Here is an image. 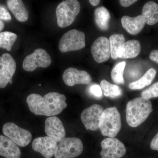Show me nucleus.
<instances>
[{
  "label": "nucleus",
  "mask_w": 158,
  "mask_h": 158,
  "mask_svg": "<svg viewBox=\"0 0 158 158\" xmlns=\"http://www.w3.org/2000/svg\"><path fill=\"white\" fill-rule=\"evenodd\" d=\"M66 97L58 92H50L44 96L32 94L27 97L30 111L35 115L52 117L60 114L67 107Z\"/></svg>",
  "instance_id": "nucleus-1"
},
{
  "label": "nucleus",
  "mask_w": 158,
  "mask_h": 158,
  "mask_svg": "<svg viewBox=\"0 0 158 158\" xmlns=\"http://www.w3.org/2000/svg\"><path fill=\"white\" fill-rule=\"evenodd\" d=\"M152 111L149 99L141 97L130 101L126 107L128 124L132 127H138L147 119Z\"/></svg>",
  "instance_id": "nucleus-2"
},
{
  "label": "nucleus",
  "mask_w": 158,
  "mask_h": 158,
  "mask_svg": "<svg viewBox=\"0 0 158 158\" xmlns=\"http://www.w3.org/2000/svg\"><path fill=\"white\" fill-rule=\"evenodd\" d=\"M99 126L103 136L115 138L122 127L121 117L117 109L110 107L104 110Z\"/></svg>",
  "instance_id": "nucleus-3"
},
{
  "label": "nucleus",
  "mask_w": 158,
  "mask_h": 158,
  "mask_svg": "<svg viewBox=\"0 0 158 158\" xmlns=\"http://www.w3.org/2000/svg\"><path fill=\"white\" fill-rule=\"evenodd\" d=\"M81 11V5L77 0H66L59 3L56 9L57 24L59 27L65 28L74 22Z\"/></svg>",
  "instance_id": "nucleus-4"
},
{
  "label": "nucleus",
  "mask_w": 158,
  "mask_h": 158,
  "mask_svg": "<svg viewBox=\"0 0 158 158\" xmlns=\"http://www.w3.org/2000/svg\"><path fill=\"white\" fill-rule=\"evenodd\" d=\"M84 146L81 139L77 138H64L57 144L55 158H75L83 152Z\"/></svg>",
  "instance_id": "nucleus-5"
},
{
  "label": "nucleus",
  "mask_w": 158,
  "mask_h": 158,
  "mask_svg": "<svg viewBox=\"0 0 158 158\" xmlns=\"http://www.w3.org/2000/svg\"><path fill=\"white\" fill-rule=\"evenodd\" d=\"M85 34L77 30L68 31L59 40V49L62 52L79 50L85 48Z\"/></svg>",
  "instance_id": "nucleus-6"
},
{
  "label": "nucleus",
  "mask_w": 158,
  "mask_h": 158,
  "mask_svg": "<svg viewBox=\"0 0 158 158\" xmlns=\"http://www.w3.org/2000/svg\"><path fill=\"white\" fill-rule=\"evenodd\" d=\"M51 63L52 59L50 55L45 50L39 48L25 58L23 67L26 71L33 72L38 67L47 68Z\"/></svg>",
  "instance_id": "nucleus-7"
},
{
  "label": "nucleus",
  "mask_w": 158,
  "mask_h": 158,
  "mask_svg": "<svg viewBox=\"0 0 158 158\" xmlns=\"http://www.w3.org/2000/svg\"><path fill=\"white\" fill-rule=\"evenodd\" d=\"M3 134L21 147H25L32 140V135L27 130L20 127L13 123H7L3 127Z\"/></svg>",
  "instance_id": "nucleus-8"
},
{
  "label": "nucleus",
  "mask_w": 158,
  "mask_h": 158,
  "mask_svg": "<svg viewBox=\"0 0 158 158\" xmlns=\"http://www.w3.org/2000/svg\"><path fill=\"white\" fill-rule=\"evenodd\" d=\"M16 64L14 58L8 53L0 56V88L12 84V77L15 72Z\"/></svg>",
  "instance_id": "nucleus-9"
},
{
  "label": "nucleus",
  "mask_w": 158,
  "mask_h": 158,
  "mask_svg": "<svg viewBox=\"0 0 158 158\" xmlns=\"http://www.w3.org/2000/svg\"><path fill=\"white\" fill-rule=\"evenodd\" d=\"M101 147L102 158H120L126 152L124 144L115 138L104 139L101 143Z\"/></svg>",
  "instance_id": "nucleus-10"
},
{
  "label": "nucleus",
  "mask_w": 158,
  "mask_h": 158,
  "mask_svg": "<svg viewBox=\"0 0 158 158\" xmlns=\"http://www.w3.org/2000/svg\"><path fill=\"white\" fill-rule=\"evenodd\" d=\"M104 110L100 105L94 104L82 112L81 120L86 129L93 131L99 129L100 119Z\"/></svg>",
  "instance_id": "nucleus-11"
},
{
  "label": "nucleus",
  "mask_w": 158,
  "mask_h": 158,
  "mask_svg": "<svg viewBox=\"0 0 158 158\" xmlns=\"http://www.w3.org/2000/svg\"><path fill=\"white\" fill-rule=\"evenodd\" d=\"M91 53L94 59L98 63L108 61L111 56L109 39L105 37L97 38L91 45Z\"/></svg>",
  "instance_id": "nucleus-12"
},
{
  "label": "nucleus",
  "mask_w": 158,
  "mask_h": 158,
  "mask_svg": "<svg viewBox=\"0 0 158 158\" xmlns=\"http://www.w3.org/2000/svg\"><path fill=\"white\" fill-rule=\"evenodd\" d=\"M62 79L65 85L70 87L76 85H88L92 80L88 72L73 67L67 69L64 71Z\"/></svg>",
  "instance_id": "nucleus-13"
},
{
  "label": "nucleus",
  "mask_w": 158,
  "mask_h": 158,
  "mask_svg": "<svg viewBox=\"0 0 158 158\" xmlns=\"http://www.w3.org/2000/svg\"><path fill=\"white\" fill-rule=\"evenodd\" d=\"M45 132L48 137L56 142L65 138L66 133L62 121L56 116L49 117L46 119Z\"/></svg>",
  "instance_id": "nucleus-14"
},
{
  "label": "nucleus",
  "mask_w": 158,
  "mask_h": 158,
  "mask_svg": "<svg viewBox=\"0 0 158 158\" xmlns=\"http://www.w3.org/2000/svg\"><path fill=\"white\" fill-rule=\"evenodd\" d=\"M57 142L48 136L38 137L32 143V148L44 158H51L54 155Z\"/></svg>",
  "instance_id": "nucleus-15"
},
{
  "label": "nucleus",
  "mask_w": 158,
  "mask_h": 158,
  "mask_svg": "<svg viewBox=\"0 0 158 158\" xmlns=\"http://www.w3.org/2000/svg\"><path fill=\"white\" fill-rule=\"evenodd\" d=\"M0 156L6 158H20V150L8 137L0 135Z\"/></svg>",
  "instance_id": "nucleus-16"
},
{
  "label": "nucleus",
  "mask_w": 158,
  "mask_h": 158,
  "mask_svg": "<svg viewBox=\"0 0 158 158\" xmlns=\"http://www.w3.org/2000/svg\"><path fill=\"white\" fill-rule=\"evenodd\" d=\"M141 51L140 42L136 40H131L125 42L117 52L118 58L130 59L138 56Z\"/></svg>",
  "instance_id": "nucleus-17"
},
{
  "label": "nucleus",
  "mask_w": 158,
  "mask_h": 158,
  "mask_svg": "<svg viewBox=\"0 0 158 158\" xmlns=\"http://www.w3.org/2000/svg\"><path fill=\"white\" fill-rule=\"evenodd\" d=\"M123 27L125 29L128 33L131 35H137L144 28L145 23L142 15H138L135 17H131L125 15L121 19Z\"/></svg>",
  "instance_id": "nucleus-18"
},
{
  "label": "nucleus",
  "mask_w": 158,
  "mask_h": 158,
  "mask_svg": "<svg viewBox=\"0 0 158 158\" xmlns=\"http://www.w3.org/2000/svg\"><path fill=\"white\" fill-rule=\"evenodd\" d=\"M7 6L15 17L21 22L27 20L29 13L23 2L21 0H8L6 2Z\"/></svg>",
  "instance_id": "nucleus-19"
},
{
  "label": "nucleus",
  "mask_w": 158,
  "mask_h": 158,
  "mask_svg": "<svg viewBox=\"0 0 158 158\" xmlns=\"http://www.w3.org/2000/svg\"><path fill=\"white\" fill-rule=\"evenodd\" d=\"M141 15L145 23L155 24L158 22V4L152 1L148 2L143 6Z\"/></svg>",
  "instance_id": "nucleus-20"
},
{
  "label": "nucleus",
  "mask_w": 158,
  "mask_h": 158,
  "mask_svg": "<svg viewBox=\"0 0 158 158\" xmlns=\"http://www.w3.org/2000/svg\"><path fill=\"white\" fill-rule=\"evenodd\" d=\"M94 20L99 28L106 31L109 28L110 15L109 11L104 6L95 9L94 12Z\"/></svg>",
  "instance_id": "nucleus-21"
},
{
  "label": "nucleus",
  "mask_w": 158,
  "mask_h": 158,
  "mask_svg": "<svg viewBox=\"0 0 158 158\" xmlns=\"http://www.w3.org/2000/svg\"><path fill=\"white\" fill-rule=\"evenodd\" d=\"M156 75V71L153 68L150 69L141 78L131 83L129 85V88L134 90L143 89L152 83Z\"/></svg>",
  "instance_id": "nucleus-22"
},
{
  "label": "nucleus",
  "mask_w": 158,
  "mask_h": 158,
  "mask_svg": "<svg viewBox=\"0 0 158 158\" xmlns=\"http://www.w3.org/2000/svg\"><path fill=\"white\" fill-rule=\"evenodd\" d=\"M100 87L105 96L111 98H115L121 96L122 90L117 85H113L106 80H102Z\"/></svg>",
  "instance_id": "nucleus-23"
},
{
  "label": "nucleus",
  "mask_w": 158,
  "mask_h": 158,
  "mask_svg": "<svg viewBox=\"0 0 158 158\" xmlns=\"http://www.w3.org/2000/svg\"><path fill=\"white\" fill-rule=\"evenodd\" d=\"M111 56L113 59L118 58L117 52L123 44L125 42L124 36L121 34H115L111 35L110 37Z\"/></svg>",
  "instance_id": "nucleus-24"
},
{
  "label": "nucleus",
  "mask_w": 158,
  "mask_h": 158,
  "mask_svg": "<svg viewBox=\"0 0 158 158\" xmlns=\"http://www.w3.org/2000/svg\"><path fill=\"white\" fill-rule=\"evenodd\" d=\"M17 39V35L9 31L0 33V48L6 49L10 51L12 46Z\"/></svg>",
  "instance_id": "nucleus-25"
},
{
  "label": "nucleus",
  "mask_w": 158,
  "mask_h": 158,
  "mask_svg": "<svg viewBox=\"0 0 158 158\" xmlns=\"http://www.w3.org/2000/svg\"><path fill=\"white\" fill-rule=\"evenodd\" d=\"M125 65V62H120L116 64L112 69L111 76L114 83L121 85L124 84L123 75Z\"/></svg>",
  "instance_id": "nucleus-26"
},
{
  "label": "nucleus",
  "mask_w": 158,
  "mask_h": 158,
  "mask_svg": "<svg viewBox=\"0 0 158 158\" xmlns=\"http://www.w3.org/2000/svg\"><path fill=\"white\" fill-rule=\"evenodd\" d=\"M141 97L149 99L158 97V82L152 85L146 90H143L141 93Z\"/></svg>",
  "instance_id": "nucleus-27"
},
{
  "label": "nucleus",
  "mask_w": 158,
  "mask_h": 158,
  "mask_svg": "<svg viewBox=\"0 0 158 158\" xmlns=\"http://www.w3.org/2000/svg\"><path fill=\"white\" fill-rule=\"evenodd\" d=\"M89 91L93 96L96 98H101L102 96V91L99 85H94L90 86Z\"/></svg>",
  "instance_id": "nucleus-28"
},
{
  "label": "nucleus",
  "mask_w": 158,
  "mask_h": 158,
  "mask_svg": "<svg viewBox=\"0 0 158 158\" xmlns=\"http://www.w3.org/2000/svg\"><path fill=\"white\" fill-rule=\"evenodd\" d=\"M11 19V16L9 11L4 6H0V20L10 21Z\"/></svg>",
  "instance_id": "nucleus-29"
},
{
  "label": "nucleus",
  "mask_w": 158,
  "mask_h": 158,
  "mask_svg": "<svg viewBox=\"0 0 158 158\" xmlns=\"http://www.w3.org/2000/svg\"><path fill=\"white\" fill-rule=\"evenodd\" d=\"M150 148L153 150L158 151V132L152 140L150 143Z\"/></svg>",
  "instance_id": "nucleus-30"
},
{
  "label": "nucleus",
  "mask_w": 158,
  "mask_h": 158,
  "mask_svg": "<svg viewBox=\"0 0 158 158\" xmlns=\"http://www.w3.org/2000/svg\"><path fill=\"white\" fill-rule=\"evenodd\" d=\"M137 2L136 0H120L119 1L120 5L123 7H129Z\"/></svg>",
  "instance_id": "nucleus-31"
},
{
  "label": "nucleus",
  "mask_w": 158,
  "mask_h": 158,
  "mask_svg": "<svg viewBox=\"0 0 158 158\" xmlns=\"http://www.w3.org/2000/svg\"><path fill=\"white\" fill-rule=\"evenodd\" d=\"M150 59L151 60L156 62L158 64V50H154L151 52L149 55Z\"/></svg>",
  "instance_id": "nucleus-32"
},
{
  "label": "nucleus",
  "mask_w": 158,
  "mask_h": 158,
  "mask_svg": "<svg viewBox=\"0 0 158 158\" xmlns=\"http://www.w3.org/2000/svg\"><path fill=\"white\" fill-rule=\"evenodd\" d=\"M89 2L92 6H96L99 4L100 1L99 0H90Z\"/></svg>",
  "instance_id": "nucleus-33"
},
{
  "label": "nucleus",
  "mask_w": 158,
  "mask_h": 158,
  "mask_svg": "<svg viewBox=\"0 0 158 158\" xmlns=\"http://www.w3.org/2000/svg\"><path fill=\"white\" fill-rule=\"evenodd\" d=\"M4 27H5V25H4V23L2 21L0 20V33L4 29Z\"/></svg>",
  "instance_id": "nucleus-34"
},
{
  "label": "nucleus",
  "mask_w": 158,
  "mask_h": 158,
  "mask_svg": "<svg viewBox=\"0 0 158 158\" xmlns=\"http://www.w3.org/2000/svg\"><path fill=\"white\" fill-rule=\"evenodd\" d=\"M41 84H39V86H41Z\"/></svg>",
  "instance_id": "nucleus-35"
}]
</instances>
